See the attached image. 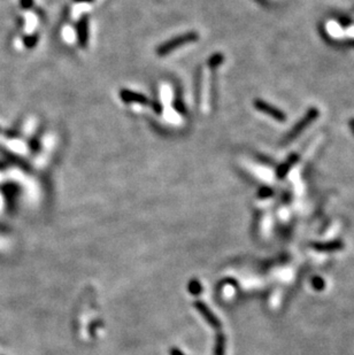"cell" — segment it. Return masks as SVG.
Listing matches in <instances>:
<instances>
[{"label":"cell","mask_w":354,"mask_h":355,"mask_svg":"<svg viewBox=\"0 0 354 355\" xmlns=\"http://www.w3.org/2000/svg\"><path fill=\"white\" fill-rule=\"evenodd\" d=\"M196 40H197L196 33H189V35H184L183 37L174 38V40H172L171 42L163 44V45L158 50V53H159V55H167V53L175 51L177 50V48L184 46V44L195 42Z\"/></svg>","instance_id":"obj_1"}]
</instances>
